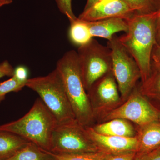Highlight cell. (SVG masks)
<instances>
[{"label": "cell", "mask_w": 160, "mask_h": 160, "mask_svg": "<svg viewBox=\"0 0 160 160\" xmlns=\"http://www.w3.org/2000/svg\"><path fill=\"white\" fill-rule=\"evenodd\" d=\"M160 10L150 13H134L125 19L128 25L126 33L119 37L122 46L135 60L141 74V83L151 72V54L157 44L156 23Z\"/></svg>", "instance_id": "obj_1"}, {"label": "cell", "mask_w": 160, "mask_h": 160, "mask_svg": "<svg viewBox=\"0 0 160 160\" xmlns=\"http://www.w3.org/2000/svg\"><path fill=\"white\" fill-rule=\"evenodd\" d=\"M65 86L75 119L86 127H91L95 116L91 102L84 86L77 52H66L58 61L56 68Z\"/></svg>", "instance_id": "obj_2"}, {"label": "cell", "mask_w": 160, "mask_h": 160, "mask_svg": "<svg viewBox=\"0 0 160 160\" xmlns=\"http://www.w3.org/2000/svg\"><path fill=\"white\" fill-rule=\"evenodd\" d=\"M58 125L54 116L39 98L25 115L0 126V130L18 135L43 150L49 151L52 136Z\"/></svg>", "instance_id": "obj_3"}, {"label": "cell", "mask_w": 160, "mask_h": 160, "mask_svg": "<svg viewBox=\"0 0 160 160\" xmlns=\"http://www.w3.org/2000/svg\"><path fill=\"white\" fill-rule=\"evenodd\" d=\"M26 86L39 95L56 118L58 124L75 119L62 79L57 69H55L45 76L28 79Z\"/></svg>", "instance_id": "obj_4"}, {"label": "cell", "mask_w": 160, "mask_h": 160, "mask_svg": "<svg viewBox=\"0 0 160 160\" xmlns=\"http://www.w3.org/2000/svg\"><path fill=\"white\" fill-rule=\"evenodd\" d=\"M99 151L86 127L75 119L58 124L52 136L49 152L69 154Z\"/></svg>", "instance_id": "obj_5"}, {"label": "cell", "mask_w": 160, "mask_h": 160, "mask_svg": "<svg viewBox=\"0 0 160 160\" xmlns=\"http://www.w3.org/2000/svg\"><path fill=\"white\" fill-rule=\"evenodd\" d=\"M77 52L83 83L87 91L97 80L112 71L111 51L108 46L92 38L79 46Z\"/></svg>", "instance_id": "obj_6"}, {"label": "cell", "mask_w": 160, "mask_h": 160, "mask_svg": "<svg viewBox=\"0 0 160 160\" xmlns=\"http://www.w3.org/2000/svg\"><path fill=\"white\" fill-rule=\"evenodd\" d=\"M111 51L112 72L121 95V99H127L141 79L137 63L122 46L119 37L114 35L107 42Z\"/></svg>", "instance_id": "obj_7"}, {"label": "cell", "mask_w": 160, "mask_h": 160, "mask_svg": "<svg viewBox=\"0 0 160 160\" xmlns=\"http://www.w3.org/2000/svg\"><path fill=\"white\" fill-rule=\"evenodd\" d=\"M137 86L123 104L104 113V121L122 118L138 126L159 121L160 110L142 94Z\"/></svg>", "instance_id": "obj_8"}, {"label": "cell", "mask_w": 160, "mask_h": 160, "mask_svg": "<svg viewBox=\"0 0 160 160\" xmlns=\"http://www.w3.org/2000/svg\"><path fill=\"white\" fill-rule=\"evenodd\" d=\"M118 89L112 71L100 78L91 86L87 91V93L95 118L99 110L105 109L109 111L114 109L113 106L119 102L122 99Z\"/></svg>", "instance_id": "obj_9"}, {"label": "cell", "mask_w": 160, "mask_h": 160, "mask_svg": "<svg viewBox=\"0 0 160 160\" xmlns=\"http://www.w3.org/2000/svg\"><path fill=\"white\" fill-rule=\"evenodd\" d=\"M134 13L122 0H99L89 9L83 11L78 18L86 22L112 18L125 20Z\"/></svg>", "instance_id": "obj_10"}, {"label": "cell", "mask_w": 160, "mask_h": 160, "mask_svg": "<svg viewBox=\"0 0 160 160\" xmlns=\"http://www.w3.org/2000/svg\"><path fill=\"white\" fill-rule=\"evenodd\" d=\"M91 138L100 151L109 153L135 152L138 150V142L135 137H124L99 134L92 127H86Z\"/></svg>", "instance_id": "obj_11"}, {"label": "cell", "mask_w": 160, "mask_h": 160, "mask_svg": "<svg viewBox=\"0 0 160 160\" xmlns=\"http://www.w3.org/2000/svg\"><path fill=\"white\" fill-rule=\"evenodd\" d=\"M86 22L92 37L103 38L108 41L117 32H126L128 29L126 20L121 18H112Z\"/></svg>", "instance_id": "obj_12"}, {"label": "cell", "mask_w": 160, "mask_h": 160, "mask_svg": "<svg viewBox=\"0 0 160 160\" xmlns=\"http://www.w3.org/2000/svg\"><path fill=\"white\" fill-rule=\"evenodd\" d=\"M136 138L138 142L136 153L151 151L160 146V122L156 121L138 126Z\"/></svg>", "instance_id": "obj_13"}, {"label": "cell", "mask_w": 160, "mask_h": 160, "mask_svg": "<svg viewBox=\"0 0 160 160\" xmlns=\"http://www.w3.org/2000/svg\"><path fill=\"white\" fill-rule=\"evenodd\" d=\"M91 127L96 132L104 135L124 137H135L137 135V129L129 121L122 118L113 119Z\"/></svg>", "instance_id": "obj_14"}, {"label": "cell", "mask_w": 160, "mask_h": 160, "mask_svg": "<svg viewBox=\"0 0 160 160\" xmlns=\"http://www.w3.org/2000/svg\"><path fill=\"white\" fill-rule=\"evenodd\" d=\"M140 92L160 110V64L151 61V72L145 82L139 85Z\"/></svg>", "instance_id": "obj_15"}, {"label": "cell", "mask_w": 160, "mask_h": 160, "mask_svg": "<svg viewBox=\"0 0 160 160\" xmlns=\"http://www.w3.org/2000/svg\"><path fill=\"white\" fill-rule=\"evenodd\" d=\"M29 142V141L18 135L0 130V160L11 157Z\"/></svg>", "instance_id": "obj_16"}, {"label": "cell", "mask_w": 160, "mask_h": 160, "mask_svg": "<svg viewBox=\"0 0 160 160\" xmlns=\"http://www.w3.org/2000/svg\"><path fill=\"white\" fill-rule=\"evenodd\" d=\"M5 160H56V159L50 152L43 150L30 142L11 157Z\"/></svg>", "instance_id": "obj_17"}, {"label": "cell", "mask_w": 160, "mask_h": 160, "mask_svg": "<svg viewBox=\"0 0 160 160\" xmlns=\"http://www.w3.org/2000/svg\"><path fill=\"white\" fill-rule=\"evenodd\" d=\"M70 23L69 38L72 42L79 47L90 42L92 37L86 22L77 18Z\"/></svg>", "instance_id": "obj_18"}, {"label": "cell", "mask_w": 160, "mask_h": 160, "mask_svg": "<svg viewBox=\"0 0 160 160\" xmlns=\"http://www.w3.org/2000/svg\"><path fill=\"white\" fill-rule=\"evenodd\" d=\"M106 153L104 152L99 151L77 154H52L56 160H103Z\"/></svg>", "instance_id": "obj_19"}, {"label": "cell", "mask_w": 160, "mask_h": 160, "mask_svg": "<svg viewBox=\"0 0 160 160\" xmlns=\"http://www.w3.org/2000/svg\"><path fill=\"white\" fill-rule=\"evenodd\" d=\"M26 83L17 79L14 76L9 79L0 83V102L5 99L7 93L20 91L26 86Z\"/></svg>", "instance_id": "obj_20"}, {"label": "cell", "mask_w": 160, "mask_h": 160, "mask_svg": "<svg viewBox=\"0 0 160 160\" xmlns=\"http://www.w3.org/2000/svg\"><path fill=\"white\" fill-rule=\"evenodd\" d=\"M135 13H150L157 11L152 6L150 0H122Z\"/></svg>", "instance_id": "obj_21"}, {"label": "cell", "mask_w": 160, "mask_h": 160, "mask_svg": "<svg viewBox=\"0 0 160 160\" xmlns=\"http://www.w3.org/2000/svg\"><path fill=\"white\" fill-rule=\"evenodd\" d=\"M60 11L68 18L70 22L76 19L77 17L72 11V0H55Z\"/></svg>", "instance_id": "obj_22"}, {"label": "cell", "mask_w": 160, "mask_h": 160, "mask_svg": "<svg viewBox=\"0 0 160 160\" xmlns=\"http://www.w3.org/2000/svg\"><path fill=\"white\" fill-rule=\"evenodd\" d=\"M133 160H160V146L142 153H136Z\"/></svg>", "instance_id": "obj_23"}, {"label": "cell", "mask_w": 160, "mask_h": 160, "mask_svg": "<svg viewBox=\"0 0 160 160\" xmlns=\"http://www.w3.org/2000/svg\"><path fill=\"white\" fill-rule=\"evenodd\" d=\"M136 152H122L119 153H106L103 160H133Z\"/></svg>", "instance_id": "obj_24"}, {"label": "cell", "mask_w": 160, "mask_h": 160, "mask_svg": "<svg viewBox=\"0 0 160 160\" xmlns=\"http://www.w3.org/2000/svg\"><path fill=\"white\" fill-rule=\"evenodd\" d=\"M21 82H26L28 80V70L25 66H20L14 69L13 75Z\"/></svg>", "instance_id": "obj_25"}, {"label": "cell", "mask_w": 160, "mask_h": 160, "mask_svg": "<svg viewBox=\"0 0 160 160\" xmlns=\"http://www.w3.org/2000/svg\"><path fill=\"white\" fill-rule=\"evenodd\" d=\"M14 71V68L8 61H4L0 64V78L4 76H13Z\"/></svg>", "instance_id": "obj_26"}, {"label": "cell", "mask_w": 160, "mask_h": 160, "mask_svg": "<svg viewBox=\"0 0 160 160\" xmlns=\"http://www.w3.org/2000/svg\"><path fill=\"white\" fill-rule=\"evenodd\" d=\"M151 61L160 64V46L156 44L154 45L151 54Z\"/></svg>", "instance_id": "obj_27"}, {"label": "cell", "mask_w": 160, "mask_h": 160, "mask_svg": "<svg viewBox=\"0 0 160 160\" xmlns=\"http://www.w3.org/2000/svg\"><path fill=\"white\" fill-rule=\"evenodd\" d=\"M156 38L157 44L160 46V13L156 23Z\"/></svg>", "instance_id": "obj_28"}, {"label": "cell", "mask_w": 160, "mask_h": 160, "mask_svg": "<svg viewBox=\"0 0 160 160\" xmlns=\"http://www.w3.org/2000/svg\"><path fill=\"white\" fill-rule=\"evenodd\" d=\"M98 1H99V0H87V2H86L83 11H86L87 9H89L90 7L93 6L95 3L97 2Z\"/></svg>", "instance_id": "obj_29"}, {"label": "cell", "mask_w": 160, "mask_h": 160, "mask_svg": "<svg viewBox=\"0 0 160 160\" xmlns=\"http://www.w3.org/2000/svg\"><path fill=\"white\" fill-rule=\"evenodd\" d=\"M156 10H160V0H150Z\"/></svg>", "instance_id": "obj_30"}, {"label": "cell", "mask_w": 160, "mask_h": 160, "mask_svg": "<svg viewBox=\"0 0 160 160\" xmlns=\"http://www.w3.org/2000/svg\"><path fill=\"white\" fill-rule=\"evenodd\" d=\"M12 2V0H0V7L5 5H9Z\"/></svg>", "instance_id": "obj_31"}, {"label": "cell", "mask_w": 160, "mask_h": 160, "mask_svg": "<svg viewBox=\"0 0 160 160\" xmlns=\"http://www.w3.org/2000/svg\"><path fill=\"white\" fill-rule=\"evenodd\" d=\"M159 121L160 122V117H159Z\"/></svg>", "instance_id": "obj_32"}]
</instances>
